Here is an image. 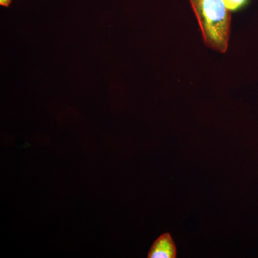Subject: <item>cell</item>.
<instances>
[{"label":"cell","instance_id":"3957f363","mask_svg":"<svg viewBox=\"0 0 258 258\" xmlns=\"http://www.w3.org/2000/svg\"><path fill=\"white\" fill-rule=\"evenodd\" d=\"M249 0H224L226 8L230 12H237L247 5Z\"/></svg>","mask_w":258,"mask_h":258},{"label":"cell","instance_id":"6da1fadb","mask_svg":"<svg viewBox=\"0 0 258 258\" xmlns=\"http://www.w3.org/2000/svg\"><path fill=\"white\" fill-rule=\"evenodd\" d=\"M206 46L225 53L228 49L231 12L224 0H189Z\"/></svg>","mask_w":258,"mask_h":258},{"label":"cell","instance_id":"277c9868","mask_svg":"<svg viewBox=\"0 0 258 258\" xmlns=\"http://www.w3.org/2000/svg\"><path fill=\"white\" fill-rule=\"evenodd\" d=\"M11 3L12 0H0V5L5 8H8Z\"/></svg>","mask_w":258,"mask_h":258},{"label":"cell","instance_id":"7a4b0ae2","mask_svg":"<svg viewBox=\"0 0 258 258\" xmlns=\"http://www.w3.org/2000/svg\"><path fill=\"white\" fill-rule=\"evenodd\" d=\"M148 258H175L176 247L172 237L169 232L162 234L154 241Z\"/></svg>","mask_w":258,"mask_h":258}]
</instances>
